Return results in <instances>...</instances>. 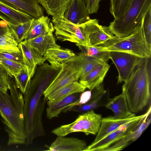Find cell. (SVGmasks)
<instances>
[{
    "mask_svg": "<svg viewBox=\"0 0 151 151\" xmlns=\"http://www.w3.org/2000/svg\"><path fill=\"white\" fill-rule=\"evenodd\" d=\"M10 93L0 91V115L8 136L7 145L25 144L23 95L13 76H7Z\"/></svg>",
    "mask_w": 151,
    "mask_h": 151,
    "instance_id": "6da1fadb",
    "label": "cell"
},
{
    "mask_svg": "<svg viewBox=\"0 0 151 151\" xmlns=\"http://www.w3.org/2000/svg\"><path fill=\"white\" fill-rule=\"evenodd\" d=\"M48 86L31 80L23 94L24 123L26 136L25 145H26L32 144L36 138L46 135L42 115L47 100L43 93Z\"/></svg>",
    "mask_w": 151,
    "mask_h": 151,
    "instance_id": "7a4b0ae2",
    "label": "cell"
},
{
    "mask_svg": "<svg viewBox=\"0 0 151 151\" xmlns=\"http://www.w3.org/2000/svg\"><path fill=\"white\" fill-rule=\"evenodd\" d=\"M150 58H143L122 86L128 107L132 113L141 111L150 100Z\"/></svg>",
    "mask_w": 151,
    "mask_h": 151,
    "instance_id": "3957f363",
    "label": "cell"
},
{
    "mask_svg": "<svg viewBox=\"0 0 151 151\" xmlns=\"http://www.w3.org/2000/svg\"><path fill=\"white\" fill-rule=\"evenodd\" d=\"M150 5L151 0H132L124 14L110 23V29L119 38L132 35L141 27L143 17Z\"/></svg>",
    "mask_w": 151,
    "mask_h": 151,
    "instance_id": "277c9868",
    "label": "cell"
},
{
    "mask_svg": "<svg viewBox=\"0 0 151 151\" xmlns=\"http://www.w3.org/2000/svg\"><path fill=\"white\" fill-rule=\"evenodd\" d=\"M102 50L118 51L131 53L142 58H150L151 51L145 42L141 26L134 33L125 37L114 36L96 46Z\"/></svg>",
    "mask_w": 151,
    "mask_h": 151,
    "instance_id": "5b68a950",
    "label": "cell"
},
{
    "mask_svg": "<svg viewBox=\"0 0 151 151\" xmlns=\"http://www.w3.org/2000/svg\"><path fill=\"white\" fill-rule=\"evenodd\" d=\"M102 116L91 110L79 115L73 122L61 125L51 131V133L59 137H65L71 133L82 132L86 135H95L99 129Z\"/></svg>",
    "mask_w": 151,
    "mask_h": 151,
    "instance_id": "8992f818",
    "label": "cell"
},
{
    "mask_svg": "<svg viewBox=\"0 0 151 151\" xmlns=\"http://www.w3.org/2000/svg\"><path fill=\"white\" fill-rule=\"evenodd\" d=\"M81 62L78 55L63 63L59 73L43 93L45 98L50 93L73 82L79 80Z\"/></svg>",
    "mask_w": 151,
    "mask_h": 151,
    "instance_id": "52a82bcc",
    "label": "cell"
},
{
    "mask_svg": "<svg viewBox=\"0 0 151 151\" xmlns=\"http://www.w3.org/2000/svg\"><path fill=\"white\" fill-rule=\"evenodd\" d=\"M151 106L145 114L139 115L137 119L122 125L105 137L87 146L84 151H104L114 143L126 136L135 129L144 118L151 113Z\"/></svg>",
    "mask_w": 151,
    "mask_h": 151,
    "instance_id": "ba28073f",
    "label": "cell"
},
{
    "mask_svg": "<svg viewBox=\"0 0 151 151\" xmlns=\"http://www.w3.org/2000/svg\"><path fill=\"white\" fill-rule=\"evenodd\" d=\"M52 21L55 33L58 40L90 45L80 25L74 24L63 17L52 19Z\"/></svg>",
    "mask_w": 151,
    "mask_h": 151,
    "instance_id": "9c48e42d",
    "label": "cell"
},
{
    "mask_svg": "<svg viewBox=\"0 0 151 151\" xmlns=\"http://www.w3.org/2000/svg\"><path fill=\"white\" fill-rule=\"evenodd\" d=\"M109 54L118 72V83L126 82L144 58L124 52L110 51Z\"/></svg>",
    "mask_w": 151,
    "mask_h": 151,
    "instance_id": "30bf717a",
    "label": "cell"
},
{
    "mask_svg": "<svg viewBox=\"0 0 151 151\" xmlns=\"http://www.w3.org/2000/svg\"><path fill=\"white\" fill-rule=\"evenodd\" d=\"M80 25L90 45L96 46L114 36L109 27L100 25L96 19H90Z\"/></svg>",
    "mask_w": 151,
    "mask_h": 151,
    "instance_id": "8fae6325",
    "label": "cell"
},
{
    "mask_svg": "<svg viewBox=\"0 0 151 151\" xmlns=\"http://www.w3.org/2000/svg\"><path fill=\"white\" fill-rule=\"evenodd\" d=\"M91 90L92 95L90 101L86 104L76 105L68 111L83 113L98 108L105 106L111 98L108 89L105 90L102 83Z\"/></svg>",
    "mask_w": 151,
    "mask_h": 151,
    "instance_id": "7c38bea8",
    "label": "cell"
},
{
    "mask_svg": "<svg viewBox=\"0 0 151 151\" xmlns=\"http://www.w3.org/2000/svg\"><path fill=\"white\" fill-rule=\"evenodd\" d=\"M85 0H71L63 17L74 24L80 25L90 19Z\"/></svg>",
    "mask_w": 151,
    "mask_h": 151,
    "instance_id": "4fadbf2b",
    "label": "cell"
},
{
    "mask_svg": "<svg viewBox=\"0 0 151 151\" xmlns=\"http://www.w3.org/2000/svg\"><path fill=\"white\" fill-rule=\"evenodd\" d=\"M33 18L27 13L0 0V18L8 24L17 26L30 21Z\"/></svg>",
    "mask_w": 151,
    "mask_h": 151,
    "instance_id": "5bb4252c",
    "label": "cell"
},
{
    "mask_svg": "<svg viewBox=\"0 0 151 151\" xmlns=\"http://www.w3.org/2000/svg\"><path fill=\"white\" fill-rule=\"evenodd\" d=\"M18 47L22 55V63L27 68L29 77L31 79L33 76L37 65H41L45 62L41 56L26 40L19 43Z\"/></svg>",
    "mask_w": 151,
    "mask_h": 151,
    "instance_id": "9a60e30c",
    "label": "cell"
},
{
    "mask_svg": "<svg viewBox=\"0 0 151 151\" xmlns=\"http://www.w3.org/2000/svg\"><path fill=\"white\" fill-rule=\"evenodd\" d=\"M86 142L75 137H59L49 147L47 151H84L87 147Z\"/></svg>",
    "mask_w": 151,
    "mask_h": 151,
    "instance_id": "2e32d148",
    "label": "cell"
},
{
    "mask_svg": "<svg viewBox=\"0 0 151 151\" xmlns=\"http://www.w3.org/2000/svg\"><path fill=\"white\" fill-rule=\"evenodd\" d=\"M80 93H75L63 98L58 102L47 104L46 109L47 118L51 119L57 117L61 112H66L78 104Z\"/></svg>",
    "mask_w": 151,
    "mask_h": 151,
    "instance_id": "e0dca14e",
    "label": "cell"
},
{
    "mask_svg": "<svg viewBox=\"0 0 151 151\" xmlns=\"http://www.w3.org/2000/svg\"><path fill=\"white\" fill-rule=\"evenodd\" d=\"M151 122V113L145 117L140 124L128 134L104 151H117L127 147L130 142H134L147 128Z\"/></svg>",
    "mask_w": 151,
    "mask_h": 151,
    "instance_id": "ac0fdd59",
    "label": "cell"
},
{
    "mask_svg": "<svg viewBox=\"0 0 151 151\" xmlns=\"http://www.w3.org/2000/svg\"><path fill=\"white\" fill-rule=\"evenodd\" d=\"M139 116L135 115L124 119H116L112 116L102 118L99 129L92 143L98 141L121 126L137 119Z\"/></svg>",
    "mask_w": 151,
    "mask_h": 151,
    "instance_id": "d6986e66",
    "label": "cell"
},
{
    "mask_svg": "<svg viewBox=\"0 0 151 151\" xmlns=\"http://www.w3.org/2000/svg\"><path fill=\"white\" fill-rule=\"evenodd\" d=\"M54 31L52 24L47 32L26 40L29 45L40 55L43 56L48 49L52 48L60 47L56 42L53 34Z\"/></svg>",
    "mask_w": 151,
    "mask_h": 151,
    "instance_id": "ffe728a7",
    "label": "cell"
},
{
    "mask_svg": "<svg viewBox=\"0 0 151 151\" xmlns=\"http://www.w3.org/2000/svg\"><path fill=\"white\" fill-rule=\"evenodd\" d=\"M110 66L107 63H102L79 80V82L86 88L92 90L102 83Z\"/></svg>",
    "mask_w": 151,
    "mask_h": 151,
    "instance_id": "44dd1931",
    "label": "cell"
},
{
    "mask_svg": "<svg viewBox=\"0 0 151 151\" xmlns=\"http://www.w3.org/2000/svg\"><path fill=\"white\" fill-rule=\"evenodd\" d=\"M114 113V117L117 119H124L135 115L130 110L124 91L120 95L111 99L105 105Z\"/></svg>",
    "mask_w": 151,
    "mask_h": 151,
    "instance_id": "7402d4cb",
    "label": "cell"
},
{
    "mask_svg": "<svg viewBox=\"0 0 151 151\" xmlns=\"http://www.w3.org/2000/svg\"><path fill=\"white\" fill-rule=\"evenodd\" d=\"M76 55L71 50L63 49L60 47L48 49L43 56L45 61H48L50 64L55 67H61L64 62L74 57Z\"/></svg>",
    "mask_w": 151,
    "mask_h": 151,
    "instance_id": "603a6c76",
    "label": "cell"
},
{
    "mask_svg": "<svg viewBox=\"0 0 151 151\" xmlns=\"http://www.w3.org/2000/svg\"><path fill=\"white\" fill-rule=\"evenodd\" d=\"M86 88L78 81L70 83L49 94L46 97L47 105L55 103L71 94L82 93Z\"/></svg>",
    "mask_w": 151,
    "mask_h": 151,
    "instance_id": "cb8c5ba5",
    "label": "cell"
},
{
    "mask_svg": "<svg viewBox=\"0 0 151 151\" xmlns=\"http://www.w3.org/2000/svg\"><path fill=\"white\" fill-rule=\"evenodd\" d=\"M27 13L37 19L44 15V9L37 0H0Z\"/></svg>",
    "mask_w": 151,
    "mask_h": 151,
    "instance_id": "d4e9b609",
    "label": "cell"
},
{
    "mask_svg": "<svg viewBox=\"0 0 151 151\" xmlns=\"http://www.w3.org/2000/svg\"><path fill=\"white\" fill-rule=\"evenodd\" d=\"M50 19L44 15L36 19L34 18L32 24L23 37V40H27L47 32L52 25Z\"/></svg>",
    "mask_w": 151,
    "mask_h": 151,
    "instance_id": "484cf974",
    "label": "cell"
},
{
    "mask_svg": "<svg viewBox=\"0 0 151 151\" xmlns=\"http://www.w3.org/2000/svg\"><path fill=\"white\" fill-rule=\"evenodd\" d=\"M52 19L63 17L71 0H37Z\"/></svg>",
    "mask_w": 151,
    "mask_h": 151,
    "instance_id": "4316f807",
    "label": "cell"
},
{
    "mask_svg": "<svg viewBox=\"0 0 151 151\" xmlns=\"http://www.w3.org/2000/svg\"><path fill=\"white\" fill-rule=\"evenodd\" d=\"M83 53L104 63H107L110 59L109 51L102 50L95 46L76 44Z\"/></svg>",
    "mask_w": 151,
    "mask_h": 151,
    "instance_id": "83f0119b",
    "label": "cell"
},
{
    "mask_svg": "<svg viewBox=\"0 0 151 151\" xmlns=\"http://www.w3.org/2000/svg\"><path fill=\"white\" fill-rule=\"evenodd\" d=\"M78 55L81 63V74L80 79L84 77L99 64L104 63L82 52Z\"/></svg>",
    "mask_w": 151,
    "mask_h": 151,
    "instance_id": "f1b7e54d",
    "label": "cell"
},
{
    "mask_svg": "<svg viewBox=\"0 0 151 151\" xmlns=\"http://www.w3.org/2000/svg\"><path fill=\"white\" fill-rule=\"evenodd\" d=\"M132 0H110V11L115 19H120L128 8Z\"/></svg>",
    "mask_w": 151,
    "mask_h": 151,
    "instance_id": "f546056e",
    "label": "cell"
},
{
    "mask_svg": "<svg viewBox=\"0 0 151 151\" xmlns=\"http://www.w3.org/2000/svg\"><path fill=\"white\" fill-rule=\"evenodd\" d=\"M18 44L8 25L7 30L0 37V49L18 50Z\"/></svg>",
    "mask_w": 151,
    "mask_h": 151,
    "instance_id": "4dcf8cb0",
    "label": "cell"
},
{
    "mask_svg": "<svg viewBox=\"0 0 151 151\" xmlns=\"http://www.w3.org/2000/svg\"><path fill=\"white\" fill-rule=\"evenodd\" d=\"M141 26L147 46L151 51V5L143 17Z\"/></svg>",
    "mask_w": 151,
    "mask_h": 151,
    "instance_id": "1f68e13d",
    "label": "cell"
},
{
    "mask_svg": "<svg viewBox=\"0 0 151 151\" xmlns=\"http://www.w3.org/2000/svg\"><path fill=\"white\" fill-rule=\"evenodd\" d=\"M0 65L5 70L7 76H14L24 66L23 63H19L4 58H0Z\"/></svg>",
    "mask_w": 151,
    "mask_h": 151,
    "instance_id": "d6a6232c",
    "label": "cell"
},
{
    "mask_svg": "<svg viewBox=\"0 0 151 151\" xmlns=\"http://www.w3.org/2000/svg\"><path fill=\"white\" fill-rule=\"evenodd\" d=\"M14 77L17 87L23 95L29 86L31 79L26 67L24 65L20 71Z\"/></svg>",
    "mask_w": 151,
    "mask_h": 151,
    "instance_id": "836d02e7",
    "label": "cell"
},
{
    "mask_svg": "<svg viewBox=\"0 0 151 151\" xmlns=\"http://www.w3.org/2000/svg\"><path fill=\"white\" fill-rule=\"evenodd\" d=\"M33 19L30 21L17 26H13L8 24L15 39L18 43L23 41L24 37L29 29Z\"/></svg>",
    "mask_w": 151,
    "mask_h": 151,
    "instance_id": "e575fe53",
    "label": "cell"
},
{
    "mask_svg": "<svg viewBox=\"0 0 151 151\" xmlns=\"http://www.w3.org/2000/svg\"><path fill=\"white\" fill-rule=\"evenodd\" d=\"M0 58L11 60L22 63V56L20 50L0 49Z\"/></svg>",
    "mask_w": 151,
    "mask_h": 151,
    "instance_id": "d590c367",
    "label": "cell"
},
{
    "mask_svg": "<svg viewBox=\"0 0 151 151\" xmlns=\"http://www.w3.org/2000/svg\"><path fill=\"white\" fill-rule=\"evenodd\" d=\"M103 0H85L86 6L90 14L96 13L99 8L100 2Z\"/></svg>",
    "mask_w": 151,
    "mask_h": 151,
    "instance_id": "8d00e7d4",
    "label": "cell"
},
{
    "mask_svg": "<svg viewBox=\"0 0 151 151\" xmlns=\"http://www.w3.org/2000/svg\"><path fill=\"white\" fill-rule=\"evenodd\" d=\"M91 90L82 92L81 94L79 102L77 105L84 104L88 102L91 99Z\"/></svg>",
    "mask_w": 151,
    "mask_h": 151,
    "instance_id": "74e56055",
    "label": "cell"
},
{
    "mask_svg": "<svg viewBox=\"0 0 151 151\" xmlns=\"http://www.w3.org/2000/svg\"><path fill=\"white\" fill-rule=\"evenodd\" d=\"M9 87L7 79L0 76V91L4 93L8 91Z\"/></svg>",
    "mask_w": 151,
    "mask_h": 151,
    "instance_id": "f35d334b",
    "label": "cell"
},
{
    "mask_svg": "<svg viewBox=\"0 0 151 151\" xmlns=\"http://www.w3.org/2000/svg\"><path fill=\"white\" fill-rule=\"evenodd\" d=\"M8 27L7 23L3 20H0V37L7 30Z\"/></svg>",
    "mask_w": 151,
    "mask_h": 151,
    "instance_id": "ab89813d",
    "label": "cell"
},
{
    "mask_svg": "<svg viewBox=\"0 0 151 151\" xmlns=\"http://www.w3.org/2000/svg\"><path fill=\"white\" fill-rule=\"evenodd\" d=\"M7 73L5 70L0 65V76L6 79Z\"/></svg>",
    "mask_w": 151,
    "mask_h": 151,
    "instance_id": "60d3db41",
    "label": "cell"
}]
</instances>
